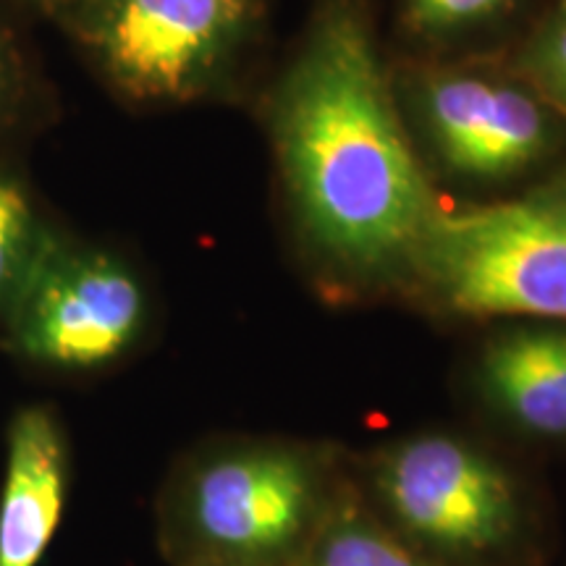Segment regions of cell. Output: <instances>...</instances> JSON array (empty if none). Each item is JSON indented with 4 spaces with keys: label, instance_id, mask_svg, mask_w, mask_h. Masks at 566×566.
Segmentation results:
<instances>
[{
    "label": "cell",
    "instance_id": "1",
    "mask_svg": "<svg viewBox=\"0 0 566 566\" xmlns=\"http://www.w3.org/2000/svg\"><path fill=\"white\" fill-rule=\"evenodd\" d=\"M268 132L304 242L349 275L405 271L438 205L363 0H323L275 80Z\"/></svg>",
    "mask_w": 566,
    "mask_h": 566
},
{
    "label": "cell",
    "instance_id": "2",
    "mask_svg": "<svg viewBox=\"0 0 566 566\" xmlns=\"http://www.w3.org/2000/svg\"><path fill=\"white\" fill-rule=\"evenodd\" d=\"M405 271L451 313L566 321V212L535 192L483 208H438Z\"/></svg>",
    "mask_w": 566,
    "mask_h": 566
},
{
    "label": "cell",
    "instance_id": "3",
    "mask_svg": "<svg viewBox=\"0 0 566 566\" xmlns=\"http://www.w3.org/2000/svg\"><path fill=\"white\" fill-rule=\"evenodd\" d=\"M401 118L424 168L462 184H501L556 150L564 118L509 63L417 61L391 71Z\"/></svg>",
    "mask_w": 566,
    "mask_h": 566
},
{
    "label": "cell",
    "instance_id": "4",
    "mask_svg": "<svg viewBox=\"0 0 566 566\" xmlns=\"http://www.w3.org/2000/svg\"><path fill=\"white\" fill-rule=\"evenodd\" d=\"M82 34L113 87L187 103L221 84L260 24L258 0H84Z\"/></svg>",
    "mask_w": 566,
    "mask_h": 566
},
{
    "label": "cell",
    "instance_id": "5",
    "mask_svg": "<svg viewBox=\"0 0 566 566\" xmlns=\"http://www.w3.org/2000/svg\"><path fill=\"white\" fill-rule=\"evenodd\" d=\"M3 321L19 357L53 370H97L139 342L147 296L124 260L45 229Z\"/></svg>",
    "mask_w": 566,
    "mask_h": 566
},
{
    "label": "cell",
    "instance_id": "6",
    "mask_svg": "<svg viewBox=\"0 0 566 566\" xmlns=\"http://www.w3.org/2000/svg\"><path fill=\"white\" fill-rule=\"evenodd\" d=\"M315 520L313 464L283 449L202 459L176 499V525L200 566H271L307 546Z\"/></svg>",
    "mask_w": 566,
    "mask_h": 566
},
{
    "label": "cell",
    "instance_id": "7",
    "mask_svg": "<svg viewBox=\"0 0 566 566\" xmlns=\"http://www.w3.org/2000/svg\"><path fill=\"white\" fill-rule=\"evenodd\" d=\"M388 512L417 541L446 554H483L516 525L509 478L449 436H422L388 451L378 470Z\"/></svg>",
    "mask_w": 566,
    "mask_h": 566
},
{
    "label": "cell",
    "instance_id": "8",
    "mask_svg": "<svg viewBox=\"0 0 566 566\" xmlns=\"http://www.w3.org/2000/svg\"><path fill=\"white\" fill-rule=\"evenodd\" d=\"M66 441L42 407L13 417L0 493V566H38L59 530L66 501Z\"/></svg>",
    "mask_w": 566,
    "mask_h": 566
},
{
    "label": "cell",
    "instance_id": "9",
    "mask_svg": "<svg viewBox=\"0 0 566 566\" xmlns=\"http://www.w3.org/2000/svg\"><path fill=\"white\" fill-rule=\"evenodd\" d=\"M480 380L520 428L566 438V328L522 325L495 336L480 357Z\"/></svg>",
    "mask_w": 566,
    "mask_h": 566
},
{
    "label": "cell",
    "instance_id": "10",
    "mask_svg": "<svg viewBox=\"0 0 566 566\" xmlns=\"http://www.w3.org/2000/svg\"><path fill=\"white\" fill-rule=\"evenodd\" d=\"M304 566H436L357 506H336L317 520Z\"/></svg>",
    "mask_w": 566,
    "mask_h": 566
},
{
    "label": "cell",
    "instance_id": "11",
    "mask_svg": "<svg viewBox=\"0 0 566 566\" xmlns=\"http://www.w3.org/2000/svg\"><path fill=\"white\" fill-rule=\"evenodd\" d=\"M522 0H401L399 24L424 48H446L491 32Z\"/></svg>",
    "mask_w": 566,
    "mask_h": 566
},
{
    "label": "cell",
    "instance_id": "12",
    "mask_svg": "<svg viewBox=\"0 0 566 566\" xmlns=\"http://www.w3.org/2000/svg\"><path fill=\"white\" fill-rule=\"evenodd\" d=\"M509 66L566 122V3L527 34Z\"/></svg>",
    "mask_w": 566,
    "mask_h": 566
},
{
    "label": "cell",
    "instance_id": "13",
    "mask_svg": "<svg viewBox=\"0 0 566 566\" xmlns=\"http://www.w3.org/2000/svg\"><path fill=\"white\" fill-rule=\"evenodd\" d=\"M45 226L40 223L27 189L0 176V317L30 268Z\"/></svg>",
    "mask_w": 566,
    "mask_h": 566
},
{
    "label": "cell",
    "instance_id": "14",
    "mask_svg": "<svg viewBox=\"0 0 566 566\" xmlns=\"http://www.w3.org/2000/svg\"><path fill=\"white\" fill-rule=\"evenodd\" d=\"M535 195L543 197V200L556 205L558 210L566 212V168H564V171H558L554 179L546 184V187L537 189Z\"/></svg>",
    "mask_w": 566,
    "mask_h": 566
},
{
    "label": "cell",
    "instance_id": "15",
    "mask_svg": "<svg viewBox=\"0 0 566 566\" xmlns=\"http://www.w3.org/2000/svg\"><path fill=\"white\" fill-rule=\"evenodd\" d=\"M9 87H11V66L3 53V45H0V108H3L6 97H9Z\"/></svg>",
    "mask_w": 566,
    "mask_h": 566
},
{
    "label": "cell",
    "instance_id": "16",
    "mask_svg": "<svg viewBox=\"0 0 566 566\" xmlns=\"http://www.w3.org/2000/svg\"><path fill=\"white\" fill-rule=\"evenodd\" d=\"M53 3H69V6H80L84 0H53Z\"/></svg>",
    "mask_w": 566,
    "mask_h": 566
},
{
    "label": "cell",
    "instance_id": "17",
    "mask_svg": "<svg viewBox=\"0 0 566 566\" xmlns=\"http://www.w3.org/2000/svg\"><path fill=\"white\" fill-rule=\"evenodd\" d=\"M562 3H566V0H562Z\"/></svg>",
    "mask_w": 566,
    "mask_h": 566
}]
</instances>
